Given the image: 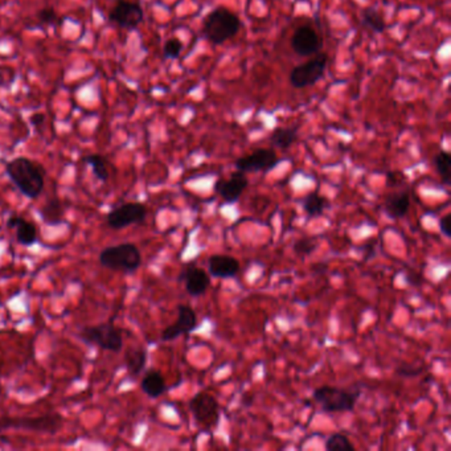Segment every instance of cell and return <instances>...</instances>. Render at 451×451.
<instances>
[{
  "instance_id": "obj_1",
  "label": "cell",
  "mask_w": 451,
  "mask_h": 451,
  "mask_svg": "<svg viewBox=\"0 0 451 451\" xmlns=\"http://www.w3.org/2000/svg\"><path fill=\"white\" fill-rule=\"evenodd\" d=\"M6 172L20 194L28 199H37L44 190V172L41 167L28 157H15L9 162Z\"/></svg>"
},
{
  "instance_id": "obj_2",
  "label": "cell",
  "mask_w": 451,
  "mask_h": 451,
  "mask_svg": "<svg viewBox=\"0 0 451 451\" xmlns=\"http://www.w3.org/2000/svg\"><path fill=\"white\" fill-rule=\"evenodd\" d=\"M361 395L360 388L344 389V388L323 385L313 390V398L326 413H341L352 412Z\"/></svg>"
},
{
  "instance_id": "obj_3",
  "label": "cell",
  "mask_w": 451,
  "mask_h": 451,
  "mask_svg": "<svg viewBox=\"0 0 451 451\" xmlns=\"http://www.w3.org/2000/svg\"><path fill=\"white\" fill-rule=\"evenodd\" d=\"M239 16L225 7H217L204 19L203 32L212 44L220 46L239 32Z\"/></svg>"
},
{
  "instance_id": "obj_4",
  "label": "cell",
  "mask_w": 451,
  "mask_h": 451,
  "mask_svg": "<svg viewBox=\"0 0 451 451\" xmlns=\"http://www.w3.org/2000/svg\"><path fill=\"white\" fill-rule=\"evenodd\" d=\"M100 264L114 271L134 273L142 265V254L137 245L125 242L103 249L100 254Z\"/></svg>"
},
{
  "instance_id": "obj_5",
  "label": "cell",
  "mask_w": 451,
  "mask_h": 451,
  "mask_svg": "<svg viewBox=\"0 0 451 451\" xmlns=\"http://www.w3.org/2000/svg\"><path fill=\"white\" fill-rule=\"evenodd\" d=\"M78 336L86 344H94L110 352H120L123 347V335L118 327L110 323H101L98 326L83 327Z\"/></svg>"
},
{
  "instance_id": "obj_6",
  "label": "cell",
  "mask_w": 451,
  "mask_h": 451,
  "mask_svg": "<svg viewBox=\"0 0 451 451\" xmlns=\"http://www.w3.org/2000/svg\"><path fill=\"white\" fill-rule=\"evenodd\" d=\"M64 418L58 413L38 415V417H23V418H1L3 430L16 429L29 430L36 433L55 434L63 427Z\"/></svg>"
},
{
  "instance_id": "obj_7",
  "label": "cell",
  "mask_w": 451,
  "mask_h": 451,
  "mask_svg": "<svg viewBox=\"0 0 451 451\" xmlns=\"http://www.w3.org/2000/svg\"><path fill=\"white\" fill-rule=\"evenodd\" d=\"M328 56L326 53L315 56L304 64L296 65L290 72V83L295 89H304L321 81L327 68Z\"/></svg>"
},
{
  "instance_id": "obj_8",
  "label": "cell",
  "mask_w": 451,
  "mask_h": 451,
  "mask_svg": "<svg viewBox=\"0 0 451 451\" xmlns=\"http://www.w3.org/2000/svg\"><path fill=\"white\" fill-rule=\"evenodd\" d=\"M188 408L194 415L195 421L204 426L205 429H212L219 424L220 405L212 395L199 392L190 400Z\"/></svg>"
},
{
  "instance_id": "obj_9",
  "label": "cell",
  "mask_w": 451,
  "mask_h": 451,
  "mask_svg": "<svg viewBox=\"0 0 451 451\" xmlns=\"http://www.w3.org/2000/svg\"><path fill=\"white\" fill-rule=\"evenodd\" d=\"M147 208L142 203H126L114 208L108 213L106 222L109 228L120 230L134 224H142L146 220Z\"/></svg>"
},
{
  "instance_id": "obj_10",
  "label": "cell",
  "mask_w": 451,
  "mask_h": 451,
  "mask_svg": "<svg viewBox=\"0 0 451 451\" xmlns=\"http://www.w3.org/2000/svg\"><path fill=\"white\" fill-rule=\"evenodd\" d=\"M278 163H279V157H276L274 150L258 148L247 157L237 159L234 166L237 168V171L248 174V172H267L273 170Z\"/></svg>"
},
{
  "instance_id": "obj_11",
  "label": "cell",
  "mask_w": 451,
  "mask_h": 451,
  "mask_svg": "<svg viewBox=\"0 0 451 451\" xmlns=\"http://www.w3.org/2000/svg\"><path fill=\"white\" fill-rule=\"evenodd\" d=\"M143 9L138 3L131 1H118L110 11L109 19L122 29L134 31L143 21Z\"/></svg>"
},
{
  "instance_id": "obj_12",
  "label": "cell",
  "mask_w": 451,
  "mask_h": 451,
  "mask_svg": "<svg viewBox=\"0 0 451 451\" xmlns=\"http://www.w3.org/2000/svg\"><path fill=\"white\" fill-rule=\"evenodd\" d=\"M196 328H197V318H196L194 309L188 304H179L177 321L162 331L160 339L163 341H175L182 335L195 331Z\"/></svg>"
},
{
  "instance_id": "obj_13",
  "label": "cell",
  "mask_w": 451,
  "mask_h": 451,
  "mask_svg": "<svg viewBox=\"0 0 451 451\" xmlns=\"http://www.w3.org/2000/svg\"><path fill=\"white\" fill-rule=\"evenodd\" d=\"M249 180L247 175L241 171L233 172L228 180L220 179L214 183V192L220 195L227 203H237L248 187Z\"/></svg>"
},
{
  "instance_id": "obj_14",
  "label": "cell",
  "mask_w": 451,
  "mask_h": 451,
  "mask_svg": "<svg viewBox=\"0 0 451 451\" xmlns=\"http://www.w3.org/2000/svg\"><path fill=\"white\" fill-rule=\"evenodd\" d=\"M291 48L296 55L307 57L316 55L322 48V43L313 28L302 26L295 29L291 37Z\"/></svg>"
},
{
  "instance_id": "obj_15",
  "label": "cell",
  "mask_w": 451,
  "mask_h": 451,
  "mask_svg": "<svg viewBox=\"0 0 451 451\" xmlns=\"http://www.w3.org/2000/svg\"><path fill=\"white\" fill-rule=\"evenodd\" d=\"M177 281L179 282H185V291L191 296L203 295L208 290L209 282H211L207 271L203 270L202 267L195 266L194 262L187 265L182 270Z\"/></svg>"
},
{
  "instance_id": "obj_16",
  "label": "cell",
  "mask_w": 451,
  "mask_h": 451,
  "mask_svg": "<svg viewBox=\"0 0 451 451\" xmlns=\"http://www.w3.org/2000/svg\"><path fill=\"white\" fill-rule=\"evenodd\" d=\"M208 271L214 278H233L239 274V262L236 258L230 256L214 254L208 259Z\"/></svg>"
},
{
  "instance_id": "obj_17",
  "label": "cell",
  "mask_w": 451,
  "mask_h": 451,
  "mask_svg": "<svg viewBox=\"0 0 451 451\" xmlns=\"http://www.w3.org/2000/svg\"><path fill=\"white\" fill-rule=\"evenodd\" d=\"M7 228L16 230V241L23 247H32L37 241L36 225L18 214H12L7 220Z\"/></svg>"
},
{
  "instance_id": "obj_18",
  "label": "cell",
  "mask_w": 451,
  "mask_h": 451,
  "mask_svg": "<svg viewBox=\"0 0 451 451\" xmlns=\"http://www.w3.org/2000/svg\"><path fill=\"white\" fill-rule=\"evenodd\" d=\"M410 207V197L406 191H401L397 194L389 195L385 202V212L389 219L397 220L405 217L406 213L409 212Z\"/></svg>"
},
{
  "instance_id": "obj_19",
  "label": "cell",
  "mask_w": 451,
  "mask_h": 451,
  "mask_svg": "<svg viewBox=\"0 0 451 451\" xmlns=\"http://www.w3.org/2000/svg\"><path fill=\"white\" fill-rule=\"evenodd\" d=\"M140 388L150 398H157L166 392V381L159 370L150 369L142 378Z\"/></svg>"
},
{
  "instance_id": "obj_20",
  "label": "cell",
  "mask_w": 451,
  "mask_h": 451,
  "mask_svg": "<svg viewBox=\"0 0 451 451\" xmlns=\"http://www.w3.org/2000/svg\"><path fill=\"white\" fill-rule=\"evenodd\" d=\"M147 363V352L142 347H129L125 353V366L131 378H138Z\"/></svg>"
},
{
  "instance_id": "obj_21",
  "label": "cell",
  "mask_w": 451,
  "mask_h": 451,
  "mask_svg": "<svg viewBox=\"0 0 451 451\" xmlns=\"http://www.w3.org/2000/svg\"><path fill=\"white\" fill-rule=\"evenodd\" d=\"M38 214L41 222H46V225H60L64 222L65 209L63 203L57 197H51L40 209Z\"/></svg>"
},
{
  "instance_id": "obj_22",
  "label": "cell",
  "mask_w": 451,
  "mask_h": 451,
  "mask_svg": "<svg viewBox=\"0 0 451 451\" xmlns=\"http://www.w3.org/2000/svg\"><path fill=\"white\" fill-rule=\"evenodd\" d=\"M298 139V128H287V129H282V128H276L270 138L269 142L273 147L279 148V150H287V148L291 147L296 142Z\"/></svg>"
},
{
  "instance_id": "obj_23",
  "label": "cell",
  "mask_w": 451,
  "mask_h": 451,
  "mask_svg": "<svg viewBox=\"0 0 451 451\" xmlns=\"http://www.w3.org/2000/svg\"><path fill=\"white\" fill-rule=\"evenodd\" d=\"M328 207L330 202L318 192H311L304 199V209L309 219L321 217Z\"/></svg>"
},
{
  "instance_id": "obj_24",
  "label": "cell",
  "mask_w": 451,
  "mask_h": 451,
  "mask_svg": "<svg viewBox=\"0 0 451 451\" xmlns=\"http://www.w3.org/2000/svg\"><path fill=\"white\" fill-rule=\"evenodd\" d=\"M361 21L366 27L369 28L375 33H383L387 28L385 19L381 15V12L378 9H373V7H368L363 11Z\"/></svg>"
},
{
  "instance_id": "obj_25",
  "label": "cell",
  "mask_w": 451,
  "mask_h": 451,
  "mask_svg": "<svg viewBox=\"0 0 451 451\" xmlns=\"http://www.w3.org/2000/svg\"><path fill=\"white\" fill-rule=\"evenodd\" d=\"M83 162L88 166L92 167L93 174L101 182L106 183L109 180V170H108V160L100 154H92L83 159Z\"/></svg>"
},
{
  "instance_id": "obj_26",
  "label": "cell",
  "mask_w": 451,
  "mask_h": 451,
  "mask_svg": "<svg viewBox=\"0 0 451 451\" xmlns=\"http://www.w3.org/2000/svg\"><path fill=\"white\" fill-rule=\"evenodd\" d=\"M434 166L445 185H450L451 157L447 151H440L434 157Z\"/></svg>"
},
{
  "instance_id": "obj_27",
  "label": "cell",
  "mask_w": 451,
  "mask_h": 451,
  "mask_svg": "<svg viewBox=\"0 0 451 451\" xmlns=\"http://www.w3.org/2000/svg\"><path fill=\"white\" fill-rule=\"evenodd\" d=\"M326 450L328 451H353L355 446L351 443L348 437H346L344 434L335 433L330 435L326 440L324 445Z\"/></svg>"
},
{
  "instance_id": "obj_28",
  "label": "cell",
  "mask_w": 451,
  "mask_h": 451,
  "mask_svg": "<svg viewBox=\"0 0 451 451\" xmlns=\"http://www.w3.org/2000/svg\"><path fill=\"white\" fill-rule=\"evenodd\" d=\"M316 247H318V239H313V237H306V239L295 241L293 249H294L295 253L299 256H310L315 252Z\"/></svg>"
},
{
  "instance_id": "obj_29",
  "label": "cell",
  "mask_w": 451,
  "mask_h": 451,
  "mask_svg": "<svg viewBox=\"0 0 451 451\" xmlns=\"http://www.w3.org/2000/svg\"><path fill=\"white\" fill-rule=\"evenodd\" d=\"M182 51H183V43L179 38H176V37L167 40L166 44L163 46V55H165L166 58H170V60L179 58Z\"/></svg>"
},
{
  "instance_id": "obj_30",
  "label": "cell",
  "mask_w": 451,
  "mask_h": 451,
  "mask_svg": "<svg viewBox=\"0 0 451 451\" xmlns=\"http://www.w3.org/2000/svg\"><path fill=\"white\" fill-rule=\"evenodd\" d=\"M16 78V72L9 65H0V88H9Z\"/></svg>"
},
{
  "instance_id": "obj_31",
  "label": "cell",
  "mask_w": 451,
  "mask_h": 451,
  "mask_svg": "<svg viewBox=\"0 0 451 451\" xmlns=\"http://www.w3.org/2000/svg\"><path fill=\"white\" fill-rule=\"evenodd\" d=\"M37 18L40 20V23L52 24L53 21H56V19H57V14H56L55 9H51V7H46V9H40V11L37 12Z\"/></svg>"
},
{
  "instance_id": "obj_32",
  "label": "cell",
  "mask_w": 451,
  "mask_h": 451,
  "mask_svg": "<svg viewBox=\"0 0 451 451\" xmlns=\"http://www.w3.org/2000/svg\"><path fill=\"white\" fill-rule=\"evenodd\" d=\"M363 253V259L364 262H368L369 259L376 257L378 252H376V239H370L367 244H364V247L361 248Z\"/></svg>"
},
{
  "instance_id": "obj_33",
  "label": "cell",
  "mask_w": 451,
  "mask_h": 451,
  "mask_svg": "<svg viewBox=\"0 0 451 451\" xmlns=\"http://www.w3.org/2000/svg\"><path fill=\"white\" fill-rule=\"evenodd\" d=\"M421 372H423V368H415V367L406 366V364H404V367H398L397 368V373L400 376H403V378H415Z\"/></svg>"
},
{
  "instance_id": "obj_34",
  "label": "cell",
  "mask_w": 451,
  "mask_h": 451,
  "mask_svg": "<svg viewBox=\"0 0 451 451\" xmlns=\"http://www.w3.org/2000/svg\"><path fill=\"white\" fill-rule=\"evenodd\" d=\"M440 228H441V232H442L443 236H445L446 239H450L451 237V214L450 213H447V214H445L442 219H441V222H440Z\"/></svg>"
},
{
  "instance_id": "obj_35",
  "label": "cell",
  "mask_w": 451,
  "mask_h": 451,
  "mask_svg": "<svg viewBox=\"0 0 451 451\" xmlns=\"http://www.w3.org/2000/svg\"><path fill=\"white\" fill-rule=\"evenodd\" d=\"M327 269H328L327 264L318 262V264H315L313 266V273L315 276H323V274L327 273Z\"/></svg>"
},
{
  "instance_id": "obj_36",
  "label": "cell",
  "mask_w": 451,
  "mask_h": 451,
  "mask_svg": "<svg viewBox=\"0 0 451 451\" xmlns=\"http://www.w3.org/2000/svg\"><path fill=\"white\" fill-rule=\"evenodd\" d=\"M46 120V117L43 114H35L31 117V123L35 126V128H40Z\"/></svg>"
},
{
  "instance_id": "obj_37",
  "label": "cell",
  "mask_w": 451,
  "mask_h": 451,
  "mask_svg": "<svg viewBox=\"0 0 451 451\" xmlns=\"http://www.w3.org/2000/svg\"><path fill=\"white\" fill-rule=\"evenodd\" d=\"M3 430V426H1V418H0V432Z\"/></svg>"
}]
</instances>
